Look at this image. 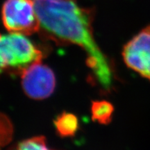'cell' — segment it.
I'll return each instance as SVG.
<instances>
[{
  "mask_svg": "<svg viewBox=\"0 0 150 150\" xmlns=\"http://www.w3.org/2000/svg\"><path fill=\"white\" fill-rule=\"evenodd\" d=\"M3 24L10 32L27 35L40 28L31 0H6L1 10Z\"/></svg>",
  "mask_w": 150,
  "mask_h": 150,
  "instance_id": "obj_3",
  "label": "cell"
},
{
  "mask_svg": "<svg viewBox=\"0 0 150 150\" xmlns=\"http://www.w3.org/2000/svg\"><path fill=\"white\" fill-rule=\"evenodd\" d=\"M113 107L106 101H97L92 105V115L95 120L102 124H107L111 120Z\"/></svg>",
  "mask_w": 150,
  "mask_h": 150,
  "instance_id": "obj_7",
  "label": "cell"
},
{
  "mask_svg": "<svg viewBox=\"0 0 150 150\" xmlns=\"http://www.w3.org/2000/svg\"><path fill=\"white\" fill-rule=\"evenodd\" d=\"M42 58V52L25 35L0 33V75L6 72L21 73Z\"/></svg>",
  "mask_w": 150,
  "mask_h": 150,
  "instance_id": "obj_2",
  "label": "cell"
},
{
  "mask_svg": "<svg viewBox=\"0 0 150 150\" xmlns=\"http://www.w3.org/2000/svg\"><path fill=\"white\" fill-rule=\"evenodd\" d=\"M40 28L57 40L76 45L87 54V65L106 91L112 87L113 72L106 56L95 42L89 11L78 0H31Z\"/></svg>",
  "mask_w": 150,
  "mask_h": 150,
  "instance_id": "obj_1",
  "label": "cell"
},
{
  "mask_svg": "<svg viewBox=\"0 0 150 150\" xmlns=\"http://www.w3.org/2000/svg\"><path fill=\"white\" fill-rule=\"evenodd\" d=\"M24 93L31 99H44L53 93L56 77L53 71L41 61L29 65L21 72Z\"/></svg>",
  "mask_w": 150,
  "mask_h": 150,
  "instance_id": "obj_4",
  "label": "cell"
},
{
  "mask_svg": "<svg viewBox=\"0 0 150 150\" xmlns=\"http://www.w3.org/2000/svg\"><path fill=\"white\" fill-rule=\"evenodd\" d=\"M55 126L61 136H70L77 131L78 120L72 114L64 112L56 120Z\"/></svg>",
  "mask_w": 150,
  "mask_h": 150,
  "instance_id": "obj_6",
  "label": "cell"
},
{
  "mask_svg": "<svg viewBox=\"0 0 150 150\" xmlns=\"http://www.w3.org/2000/svg\"><path fill=\"white\" fill-rule=\"evenodd\" d=\"M122 57L129 68L150 81V25L125 45Z\"/></svg>",
  "mask_w": 150,
  "mask_h": 150,
  "instance_id": "obj_5",
  "label": "cell"
},
{
  "mask_svg": "<svg viewBox=\"0 0 150 150\" xmlns=\"http://www.w3.org/2000/svg\"><path fill=\"white\" fill-rule=\"evenodd\" d=\"M14 150H52L47 145L44 137L38 136L23 140L18 144Z\"/></svg>",
  "mask_w": 150,
  "mask_h": 150,
  "instance_id": "obj_8",
  "label": "cell"
}]
</instances>
